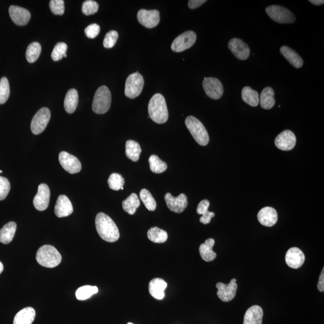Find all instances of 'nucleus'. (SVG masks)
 Instances as JSON below:
<instances>
[{"mask_svg":"<svg viewBox=\"0 0 324 324\" xmlns=\"http://www.w3.org/2000/svg\"><path fill=\"white\" fill-rule=\"evenodd\" d=\"M95 223L98 233L104 240L113 243L118 240V227L109 216L104 213H99L96 216Z\"/></svg>","mask_w":324,"mask_h":324,"instance_id":"f257e3e1","label":"nucleus"},{"mask_svg":"<svg viewBox=\"0 0 324 324\" xmlns=\"http://www.w3.org/2000/svg\"><path fill=\"white\" fill-rule=\"evenodd\" d=\"M149 116L157 124L165 123L168 121L169 113L165 99L161 94L157 93L150 99L148 104Z\"/></svg>","mask_w":324,"mask_h":324,"instance_id":"f03ea898","label":"nucleus"},{"mask_svg":"<svg viewBox=\"0 0 324 324\" xmlns=\"http://www.w3.org/2000/svg\"><path fill=\"white\" fill-rule=\"evenodd\" d=\"M61 254L51 245H45L39 248L36 254V260L40 265L46 268H54L61 263Z\"/></svg>","mask_w":324,"mask_h":324,"instance_id":"7ed1b4c3","label":"nucleus"},{"mask_svg":"<svg viewBox=\"0 0 324 324\" xmlns=\"http://www.w3.org/2000/svg\"><path fill=\"white\" fill-rule=\"evenodd\" d=\"M112 96L107 86H101L96 91L92 104L93 111L98 114H104L109 110L111 105Z\"/></svg>","mask_w":324,"mask_h":324,"instance_id":"20e7f679","label":"nucleus"},{"mask_svg":"<svg viewBox=\"0 0 324 324\" xmlns=\"http://www.w3.org/2000/svg\"><path fill=\"white\" fill-rule=\"evenodd\" d=\"M185 124L189 132L198 144L206 146L209 142V135L204 125L199 119L193 116L186 119Z\"/></svg>","mask_w":324,"mask_h":324,"instance_id":"39448f33","label":"nucleus"},{"mask_svg":"<svg viewBox=\"0 0 324 324\" xmlns=\"http://www.w3.org/2000/svg\"><path fill=\"white\" fill-rule=\"evenodd\" d=\"M144 86V78L139 72L131 74L127 78L125 85V95L135 99L141 94Z\"/></svg>","mask_w":324,"mask_h":324,"instance_id":"423d86ee","label":"nucleus"},{"mask_svg":"<svg viewBox=\"0 0 324 324\" xmlns=\"http://www.w3.org/2000/svg\"><path fill=\"white\" fill-rule=\"evenodd\" d=\"M265 11L271 19L280 24H293L296 20L290 10L280 5H270Z\"/></svg>","mask_w":324,"mask_h":324,"instance_id":"0eeeda50","label":"nucleus"},{"mask_svg":"<svg viewBox=\"0 0 324 324\" xmlns=\"http://www.w3.org/2000/svg\"><path fill=\"white\" fill-rule=\"evenodd\" d=\"M51 111L47 108L38 110L31 122V130L34 135H39L45 130L51 119Z\"/></svg>","mask_w":324,"mask_h":324,"instance_id":"6e6552de","label":"nucleus"},{"mask_svg":"<svg viewBox=\"0 0 324 324\" xmlns=\"http://www.w3.org/2000/svg\"><path fill=\"white\" fill-rule=\"evenodd\" d=\"M197 40V34L192 31L185 32L175 39L171 45L172 50L176 52H183L191 48Z\"/></svg>","mask_w":324,"mask_h":324,"instance_id":"1a4fd4ad","label":"nucleus"},{"mask_svg":"<svg viewBox=\"0 0 324 324\" xmlns=\"http://www.w3.org/2000/svg\"><path fill=\"white\" fill-rule=\"evenodd\" d=\"M203 86L206 95L214 100H218L223 94V85L217 78H204Z\"/></svg>","mask_w":324,"mask_h":324,"instance_id":"9d476101","label":"nucleus"},{"mask_svg":"<svg viewBox=\"0 0 324 324\" xmlns=\"http://www.w3.org/2000/svg\"><path fill=\"white\" fill-rule=\"evenodd\" d=\"M59 161L64 170L70 174H77L81 170L82 165L80 160L77 157L66 151H61L60 153Z\"/></svg>","mask_w":324,"mask_h":324,"instance_id":"9b49d317","label":"nucleus"},{"mask_svg":"<svg viewBox=\"0 0 324 324\" xmlns=\"http://www.w3.org/2000/svg\"><path fill=\"white\" fill-rule=\"evenodd\" d=\"M137 18L140 24L148 28L156 27L160 22V12L157 10H140Z\"/></svg>","mask_w":324,"mask_h":324,"instance_id":"f8f14e48","label":"nucleus"},{"mask_svg":"<svg viewBox=\"0 0 324 324\" xmlns=\"http://www.w3.org/2000/svg\"><path fill=\"white\" fill-rule=\"evenodd\" d=\"M51 193L48 185L41 184L38 187V192L33 200L35 208L39 211H44L48 209L50 201Z\"/></svg>","mask_w":324,"mask_h":324,"instance_id":"ddd939ff","label":"nucleus"},{"mask_svg":"<svg viewBox=\"0 0 324 324\" xmlns=\"http://www.w3.org/2000/svg\"><path fill=\"white\" fill-rule=\"evenodd\" d=\"M236 280L232 279L229 284H224L223 283L218 282L216 284L217 288V295L218 298L223 302H228L234 299L237 290Z\"/></svg>","mask_w":324,"mask_h":324,"instance_id":"4468645a","label":"nucleus"},{"mask_svg":"<svg viewBox=\"0 0 324 324\" xmlns=\"http://www.w3.org/2000/svg\"><path fill=\"white\" fill-rule=\"evenodd\" d=\"M228 47L234 56L240 60H246L250 56V48L244 41L233 38L230 40Z\"/></svg>","mask_w":324,"mask_h":324,"instance_id":"2eb2a0df","label":"nucleus"},{"mask_svg":"<svg viewBox=\"0 0 324 324\" xmlns=\"http://www.w3.org/2000/svg\"><path fill=\"white\" fill-rule=\"evenodd\" d=\"M165 200L168 209L174 213H182L188 207V198L183 194H180L179 197H174L167 193L165 195Z\"/></svg>","mask_w":324,"mask_h":324,"instance_id":"dca6fc26","label":"nucleus"},{"mask_svg":"<svg viewBox=\"0 0 324 324\" xmlns=\"http://www.w3.org/2000/svg\"><path fill=\"white\" fill-rule=\"evenodd\" d=\"M274 142L276 147L280 150L290 151L293 149L296 144V137L291 130H286L276 137Z\"/></svg>","mask_w":324,"mask_h":324,"instance_id":"f3484780","label":"nucleus"},{"mask_svg":"<svg viewBox=\"0 0 324 324\" xmlns=\"http://www.w3.org/2000/svg\"><path fill=\"white\" fill-rule=\"evenodd\" d=\"M305 261L304 253L299 248L292 247L285 256L286 263L289 267L297 269L302 267Z\"/></svg>","mask_w":324,"mask_h":324,"instance_id":"a211bd4d","label":"nucleus"},{"mask_svg":"<svg viewBox=\"0 0 324 324\" xmlns=\"http://www.w3.org/2000/svg\"><path fill=\"white\" fill-rule=\"evenodd\" d=\"M8 11H9L11 19L14 24L17 25H25L30 21L31 14L26 8L16 6V5H11Z\"/></svg>","mask_w":324,"mask_h":324,"instance_id":"6ab92c4d","label":"nucleus"},{"mask_svg":"<svg viewBox=\"0 0 324 324\" xmlns=\"http://www.w3.org/2000/svg\"><path fill=\"white\" fill-rule=\"evenodd\" d=\"M74 208L71 201L66 195L58 197L55 204L54 212L58 217H68L72 214Z\"/></svg>","mask_w":324,"mask_h":324,"instance_id":"aec40b11","label":"nucleus"},{"mask_svg":"<svg viewBox=\"0 0 324 324\" xmlns=\"http://www.w3.org/2000/svg\"><path fill=\"white\" fill-rule=\"evenodd\" d=\"M258 218L262 225L271 227L277 223L278 219L276 210L272 207H266L259 212Z\"/></svg>","mask_w":324,"mask_h":324,"instance_id":"412c9836","label":"nucleus"},{"mask_svg":"<svg viewBox=\"0 0 324 324\" xmlns=\"http://www.w3.org/2000/svg\"><path fill=\"white\" fill-rule=\"evenodd\" d=\"M167 283L160 278H154L149 284V293L157 300L164 299L165 290L167 288Z\"/></svg>","mask_w":324,"mask_h":324,"instance_id":"4be33fe9","label":"nucleus"},{"mask_svg":"<svg viewBox=\"0 0 324 324\" xmlns=\"http://www.w3.org/2000/svg\"><path fill=\"white\" fill-rule=\"evenodd\" d=\"M263 310L259 306H253L244 315L243 324H262Z\"/></svg>","mask_w":324,"mask_h":324,"instance_id":"5701e85b","label":"nucleus"},{"mask_svg":"<svg viewBox=\"0 0 324 324\" xmlns=\"http://www.w3.org/2000/svg\"><path fill=\"white\" fill-rule=\"evenodd\" d=\"M280 53L282 54L286 59L288 61L292 66L294 68L299 69L303 65V60L296 51L287 46H283L280 49Z\"/></svg>","mask_w":324,"mask_h":324,"instance_id":"b1692460","label":"nucleus"},{"mask_svg":"<svg viewBox=\"0 0 324 324\" xmlns=\"http://www.w3.org/2000/svg\"><path fill=\"white\" fill-rule=\"evenodd\" d=\"M36 317V311L33 308L22 309L14 317L13 324H32Z\"/></svg>","mask_w":324,"mask_h":324,"instance_id":"393cba45","label":"nucleus"},{"mask_svg":"<svg viewBox=\"0 0 324 324\" xmlns=\"http://www.w3.org/2000/svg\"><path fill=\"white\" fill-rule=\"evenodd\" d=\"M215 244L214 239L209 238L205 243L201 244L200 246V253L204 261L210 262L216 258V253L213 251V248Z\"/></svg>","mask_w":324,"mask_h":324,"instance_id":"a878e982","label":"nucleus"},{"mask_svg":"<svg viewBox=\"0 0 324 324\" xmlns=\"http://www.w3.org/2000/svg\"><path fill=\"white\" fill-rule=\"evenodd\" d=\"M16 223L10 221L0 230V243L8 244L12 241L16 230Z\"/></svg>","mask_w":324,"mask_h":324,"instance_id":"bb28decb","label":"nucleus"},{"mask_svg":"<svg viewBox=\"0 0 324 324\" xmlns=\"http://www.w3.org/2000/svg\"><path fill=\"white\" fill-rule=\"evenodd\" d=\"M78 102L79 96L77 90L74 89L69 90L67 93L64 102L66 111L69 113H74L77 109Z\"/></svg>","mask_w":324,"mask_h":324,"instance_id":"cd10ccee","label":"nucleus"},{"mask_svg":"<svg viewBox=\"0 0 324 324\" xmlns=\"http://www.w3.org/2000/svg\"><path fill=\"white\" fill-rule=\"evenodd\" d=\"M261 107L264 109H270L275 105L274 99V92L270 87H266L261 93L260 95Z\"/></svg>","mask_w":324,"mask_h":324,"instance_id":"c85d7f7f","label":"nucleus"},{"mask_svg":"<svg viewBox=\"0 0 324 324\" xmlns=\"http://www.w3.org/2000/svg\"><path fill=\"white\" fill-rule=\"evenodd\" d=\"M209 201L207 200H204L201 201L197 207V212L198 214L202 215V217L200 218V221L204 224L210 223L212 218L215 217V213L209 211Z\"/></svg>","mask_w":324,"mask_h":324,"instance_id":"c756f323","label":"nucleus"},{"mask_svg":"<svg viewBox=\"0 0 324 324\" xmlns=\"http://www.w3.org/2000/svg\"><path fill=\"white\" fill-rule=\"evenodd\" d=\"M141 153V146L138 142L133 140H128L125 143V155L128 159L132 160L133 162L138 161Z\"/></svg>","mask_w":324,"mask_h":324,"instance_id":"7c9ffc66","label":"nucleus"},{"mask_svg":"<svg viewBox=\"0 0 324 324\" xmlns=\"http://www.w3.org/2000/svg\"><path fill=\"white\" fill-rule=\"evenodd\" d=\"M242 99L245 103L251 107H256L259 104L258 93L250 87H244L241 92Z\"/></svg>","mask_w":324,"mask_h":324,"instance_id":"2f4dec72","label":"nucleus"},{"mask_svg":"<svg viewBox=\"0 0 324 324\" xmlns=\"http://www.w3.org/2000/svg\"><path fill=\"white\" fill-rule=\"evenodd\" d=\"M147 236L151 241L155 243H163L167 240L168 235L165 230L158 227H151L148 230Z\"/></svg>","mask_w":324,"mask_h":324,"instance_id":"473e14b6","label":"nucleus"},{"mask_svg":"<svg viewBox=\"0 0 324 324\" xmlns=\"http://www.w3.org/2000/svg\"><path fill=\"white\" fill-rule=\"evenodd\" d=\"M122 209L130 215L135 214L137 209L140 206V200L138 195L132 194L122 203Z\"/></svg>","mask_w":324,"mask_h":324,"instance_id":"72a5a7b5","label":"nucleus"},{"mask_svg":"<svg viewBox=\"0 0 324 324\" xmlns=\"http://www.w3.org/2000/svg\"><path fill=\"white\" fill-rule=\"evenodd\" d=\"M42 51V47L39 42L30 43L26 51V58L29 63H33L39 58Z\"/></svg>","mask_w":324,"mask_h":324,"instance_id":"f704fd0d","label":"nucleus"},{"mask_svg":"<svg viewBox=\"0 0 324 324\" xmlns=\"http://www.w3.org/2000/svg\"><path fill=\"white\" fill-rule=\"evenodd\" d=\"M150 163L151 171L156 174H160L164 172L168 168L167 164L162 161L159 157L156 155H151L148 160Z\"/></svg>","mask_w":324,"mask_h":324,"instance_id":"c9c22d12","label":"nucleus"},{"mask_svg":"<svg viewBox=\"0 0 324 324\" xmlns=\"http://www.w3.org/2000/svg\"><path fill=\"white\" fill-rule=\"evenodd\" d=\"M139 197L149 211L153 212L156 210L157 206L156 201L148 190L142 189L140 192Z\"/></svg>","mask_w":324,"mask_h":324,"instance_id":"e433bc0d","label":"nucleus"},{"mask_svg":"<svg viewBox=\"0 0 324 324\" xmlns=\"http://www.w3.org/2000/svg\"><path fill=\"white\" fill-rule=\"evenodd\" d=\"M98 291L97 287L90 285L83 286L76 292V297L79 300H86L90 299L93 295L97 294Z\"/></svg>","mask_w":324,"mask_h":324,"instance_id":"4c0bfd02","label":"nucleus"},{"mask_svg":"<svg viewBox=\"0 0 324 324\" xmlns=\"http://www.w3.org/2000/svg\"><path fill=\"white\" fill-rule=\"evenodd\" d=\"M108 185L109 188L113 191H119L123 190L124 185V179L121 175L118 173H113L109 177L108 180Z\"/></svg>","mask_w":324,"mask_h":324,"instance_id":"58836bf2","label":"nucleus"},{"mask_svg":"<svg viewBox=\"0 0 324 324\" xmlns=\"http://www.w3.org/2000/svg\"><path fill=\"white\" fill-rule=\"evenodd\" d=\"M10 96L9 83L7 78L2 77L0 80V105L4 104Z\"/></svg>","mask_w":324,"mask_h":324,"instance_id":"ea45409f","label":"nucleus"},{"mask_svg":"<svg viewBox=\"0 0 324 324\" xmlns=\"http://www.w3.org/2000/svg\"><path fill=\"white\" fill-rule=\"evenodd\" d=\"M67 51H68V45L66 43L58 42L55 45L53 51L52 52V59L55 61L61 60L65 57Z\"/></svg>","mask_w":324,"mask_h":324,"instance_id":"a19ab883","label":"nucleus"},{"mask_svg":"<svg viewBox=\"0 0 324 324\" xmlns=\"http://www.w3.org/2000/svg\"><path fill=\"white\" fill-rule=\"evenodd\" d=\"M99 10V4L97 2L93 0H87L83 2L82 5V11L85 15L89 16L95 14Z\"/></svg>","mask_w":324,"mask_h":324,"instance_id":"79ce46f5","label":"nucleus"},{"mask_svg":"<svg viewBox=\"0 0 324 324\" xmlns=\"http://www.w3.org/2000/svg\"><path fill=\"white\" fill-rule=\"evenodd\" d=\"M118 39V33L117 31L112 30L108 32L105 35L104 40V46L105 48H112L115 46L116 41Z\"/></svg>","mask_w":324,"mask_h":324,"instance_id":"37998d69","label":"nucleus"},{"mask_svg":"<svg viewBox=\"0 0 324 324\" xmlns=\"http://www.w3.org/2000/svg\"><path fill=\"white\" fill-rule=\"evenodd\" d=\"M49 7L55 15H63L65 9L63 0H51L49 2Z\"/></svg>","mask_w":324,"mask_h":324,"instance_id":"c03bdc74","label":"nucleus"},{"mask_svg":"<svg viewBox=\"0 0 324 324\" xmlns=\"http://www.w3.org/2000/svg\"><path fill=\"white\" fill-rule=\"evenodd\" d=\"M10 190V183L6 178L0 176V201L5 199Z\"/></svg>","mask_w":324,"mask_h":324,"instance_id":"a18cd8bd","label":"nucleus"},{"mask_svg":"<svg viewBox=\"0 0 324 324\" xmlns=\"http://www.w3.org/2000/svg\"><path fill=\"white\" fill-rule=\"evenodd\" d=\"M100 26L97 24H92L86 28L85 34L90 39H95L100 33Z\"/></svg>","mask_w":324,"mask_h":324,"instance_id":"49530a36","label":"nucleus"},{"mask_svg":"<svg viewBox=\"0 0 324 324\" xmlns=\"http://www.w3.org/2000/svg\"><path fill=\"white\" fill-rule=\"evenodd\" d=\"M206 0H190L188 2V6L191 9H195L205 3Z\"/></svg>","mask_w":324,"mask_h":324,"instance_id":"de8ad7c7","label":"nucleus"},{"mask_svg":"<svg viewBox=\"0 0 324 324\" xmlns=\"http://www.w3.org/2000/svg\"><path fill=\"white\" fill-rule=\"evenodd\" d=\"M324 268L321 271V273L320 274L319 280H318V290H319L321 292H324Z\"/></svg>","mask_w":324,"mask_h":324,"instance_id":"09e8293b","label":"nucleus"},{"mask_svg":"<svg viewBox=\"0 0 324 324\" xmlns=\"http://www.w3.org/2000/svg\"><path fill=\"white\" fill-rule=\"evenodd\" d=\"M309 2H311L312 4L315 5H321L324 3V1H323V0H310Z\"/></svg>","mask_w":324,"mask_h":324,"instance_id":"8fccbe9b","label":"nucleus"},{"mask_svg":"<svg viewBox=\"0 0 324 324\" xmlns=\"http://www.w3.org/2000/svg\"><path fill=\"white\" fill-rule=\"evenodd\" d=\"M4 270L3 264H2L1 262H0V274H1Z\"/></svg>","mask_w":324,"mask_h":324,"instance_id":"3c124183","label":"nucleus"},{"mask_svg":"<svg viewBox=\"0 0 324 324\" xmlns=\"http://www.w3.org/2000/svg\"><path fill=\"white\" fill-rule=\"evenodd\" d=\"M127 324H134L131 323H127Z\"/></svg>","mask_w":324,"mask_h":324,"instance_id":"603ef678","label":"nucleus"},{"mask_svg":"<svg viewBox=\"0 0 324 324\" xmlns=\"http://www.w3.org/2000/svg\"><path fill=\"white\" fill-rule=\"evenodd\" d=\"M2 171L1 170H0V173H2Z\"/></svg>","mask_w":324,"mask_h":324,"instance_id":"864d4df0","label":"nucleus"}]
</instances>
